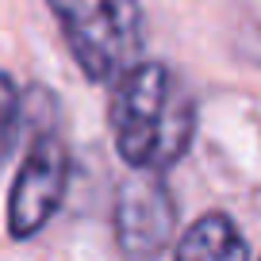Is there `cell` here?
Masks as SVG:
<instances>
[{
    "mask_svg": "<svg viewBox=\"0 0 261 261\" xmlns=\"http://www.w3.org/2000/svg\"><path fill=\"white\" fill-rule=\"evenodd\" d=\"M115 150L130 169L165 173L188 154L196 139V100L165 62H139L108 108Z\"/></svg>",
    "mask_w": 261,
    "mask_h": 261,
    "instance_id": "6da1fadb",
    "label": "cell"
},
{
    "mask_svg": "<svg viewBox=\"0 0 261 261\" xmlns=\"http://www.w3.org/2000/svg\"><path fill=\"white\" fill-rule=\"evenodd\" d=\"M65 46L92 85H112L135 69L146 39L139 0H46Z\"/></svg>",
    "mask_w": 261,
    "mask_h": 261,
    "instance_id": "7a4b0ae2",
    "label": "cell"
},
{
    "mask_svg": "<svg viewBox=\"0 0 261 261\" xmlns=\"http://www.w3.org/2000/svg\"><path fill=\"white\" fill-rule=\"evenodd\" d=\"M115 246L127 261H154L177 238V196L165 173L135 169L115 192Z\"/></svg>",
    "mask_w": 261,
    "mask_h": 261,
    "instance_id": "3957f363",
    "label": "cell"
},
{
    "mask_svg": "<svg viewBox=\"0 0 261 261\" xmlns=\"http://www.w3.org/2000/svg\"><path fill=\"white\" fill-rule=\"evenodd\" d=\"M69 150L58 127L35 130L27 158L16 173V185L8 196V234L31 238L50 223V215L62 207L65 188H69Z\"/></svg>",
    "mask_w": 261,
    "mask_h": 261,
    "instance_id": "277c9868",
    "label": "cell"
},
{
    "mask_svg": "<svg viewBox=\"0 0 261 261\" xmlns=\"http://www.w3.org/2000/svg\"><path fill=\"white\" fill-rule=\"evenodd\" d=\"M173 261H250V246L227 212H207L180 234Z\"/></svg>",
    "mask_w": 261,
    "mask_h": 261,
    "instance_id": "5b68a950",
    "label": "cell"
},
{
    "mask_svg": "<svg viewBox=\"0 0 261 261\" xmlns=\"http://www.w3.org/2000/svg\"><path fill=\"white\" fill-rule=\"evenodd\" d=\"M19 108H23V100H19L16 81L8 73H0V173L8 165L16 135H19Z\"/></svg>",
    "mask_w": 261,
    "mask_h": 261,
    "instance_id": "8992f818",
    "label": "cell"
}]
</instances>
